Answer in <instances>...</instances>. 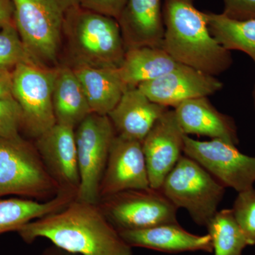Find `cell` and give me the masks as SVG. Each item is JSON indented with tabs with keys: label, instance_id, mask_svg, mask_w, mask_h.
<instances>
[{
	"label": "cell",
	"instance_id": "cell-1",
	"mask_svg": "<svg viewBox=\"0 0 255 255\" xmlns=\"http://www.w3.org/2000/svg\"><path fill=\"white\" fill-rule=\"evenodd\" d=\"M16 232L27 244L43 238L78 255H132V247L124 241L98 204L76 199L61 211L34 220Z\"/></svg>",
	"mask_w": 255,
	"mask_h": 255
},
{
	"label": "cell",
	"instance_id": "cell-2",
	"mask_svg": "<svg viewBox=\"0 0 255 255\" xmlns=\"http://www.w3.org/2000/svg\"><path fill=\"white\" fill-rule=\"evenodd\" d=\"M162 48L177 63L217 76L231 68V51L211 35L205 11L194 0H164Z\"/></svg>",
	"mask_w": 255,
	"mask_h": 255
},
{
	"label": "cell",
	"instance_id": "cell-3",
	"mask_svg": "<svg viewBox=\"0 0 255 255\" xmlns=\"http://www.w3.org/2000/svg\"><path fill=\"white\" fill-rule=\"evenodd\" d=\"M63 41L71 68H119L125 45L117 20L75 3L65 16Z\"/></svg>",
	"mask_w": 255,
	"mask_h": 255
},
{
	"label": "cell",
	"instance_id": "cell-4",
	"mask_svg": "<svg viewBox=\"0 0 255 255\" xmlns=\"http://www.w3.org/2000/svg\"><path fill=\"white\" fill-rule=\"evenodd\" d=\"M14 23L30 54L38 63L58 67L65 16L75 0H13Z\"/></svg>",
	"mask_w": 255,
	"mask_h": 255
},
{
	"label": "cell",
	"instance_id": "cell-5",
	"mask_svg": "<svg viewBox=\"0 0 255 255\" xmlns=\"http://www.w3.org/2000/svg\"><path fill=\"white\" fill-rule=\"evenodd\" d=\"M61 191L48 173L35 143L21 137L0 138V198L14 194L45 201Z\"/></svg>",
	"mask_w": 255,
	"mask_h": 255
},
{
	"label": "cell",
	"instance_id": "cell-6",
	"mask_svg": "<svg viewBox=\"0 0 255 255\" xmlns=\"http://www.w3.org/2000/svg\"><path fill=\"white\" fill-rule=\"evenodd\" d=\"M225 189L200 164L184 155L159 190L178 209L187 210L196 224L206 227L218 211Z\"/></svg>",
	"mask_w": 255,
	"mask_h": 255
},
{
	"label": "cell",
	"instance_id": "cell-7",
	"mask_svg": "<svg viewBox=\"0 0 255 255\" xmlns=\"http://www.w3.org/2000/svg\"><path fill=\"white\" fill-rule=\"evenodd\" d=\"M119 233L178 223L177 208L157 189H131L100 198L97 203Z\"/></svg>",
	"mask_w": 255,
	"mask_h": 255
},
{
	"label": "cell",
	"instance_id": "cell-8",
	"mask_svg": "<svg viewBox=\"0 0 255 255\" xmlns=\"http://www.w3.org/2000/svg\"><path fill=\"white\" fill-rule=\"evenodd\" d=\"M56 68L23 63L12 70V96L22 114V127L36 139L56 124L53 92Z\"/></svg>",
	"mask_w": 255,
	"mask_h": 255
},
{
	"label": "cell",
	"instance_id": "cell-9",
	"mask_svg": "<svg viewBox=\"0 0 255 255\" xmlns=\"http://www.w3.org/2000/svg\"><path fill=\"white\" fill-rule=\"evenodd\" d=\"M117 135L108 116L92 113L75 128L80 184L76 199L97 204L111 145Z\"/></svg>",
	"mask_w": 255,
	"mask_h": 255
},
{
	"label": "cell",
	"instance_id": "cell-10",
	"mask_svg": "<svg viewBox=\"0 0 255 255\" xmlns=\"http://www.w3.org/2000/svg\"><path fill=\"white\" fill-rule=\"evenodd\" d=\"M184 153L200 164L225 187L238 193L254 187L255 157L243 153L236 145L217 139L200 141L185 135Z\"/></svg>",
	"mask_w": 255,
	"mask_h": 255
},
{
	"label": "cell",
	"instance_id": "cell-11",
	"mask_svg": "<svg viewBox=\"0 0 255 255\" xmlns=\"http://www.w3.org/2000/svg\"><path fill=\"white\" fill-rule=\"evenodd\" d=\"M185 134L174 110H167L141 142L150 187L159 190L184 153Z\"/></svg>",
	"mask_w": 255,
	"mask_h": 255
},
{
	"label": "cell",
	"instance_id": "cell-12",
	"mask_svg": "<svg viewBox=\"0 0 255 255\" xmlns=\"http://www.w3.org/2000/svg\"><path fill=\"white\" fill-rule=\"evenodd\" d=\"M223 87L216 77L180 64L168 73L140 84L137 88L152 102L176 108L186 101L214 95Z\"/></svg>",
	"mask_w": 255,
	"mask_h": 255
},
{
	"label": "cell",
	"instance_id": "cell-13",
	"mask_svg": "<svg viewBox=\"0 0 255 255\" xmlns=\"http://www.w3.org/2000/svg\"><path fill=\"white\" fill-rule=\"evenodd\" d=\"M150 187L141 142L116 135L101 182L100 199L121 191Z\"/></svg>",
	"mask_w": 255,
	"mask_h": 255
},
{
	"label": "cell",
	"instance_id": "cell-14",
	"mask_svg": "<svg viewBox=\"0 0 255 255\" xmlns=\"http://www.w3.org/2000/svg\"><path fill=\"white\" fill-rule=\"evenodd\" d=\"M35 145L48 173L61 190L78 194L80 177L75 128L56 123L36 139Z\"/></svg>",
	"mask_w": 255,
	"mask_h": 255
},
{
	"label": "cell",
	"instance_id": "cell-15",
	"mask_svg": "<svg viewBox=\"0 0 255 255\" xmlns=\"http://www.w3.org/2000/svg\"><path fill=\"white\" fill-rule=\"evenodd\" d=\"M117 20L126 50L162 48L164 25L161 0H127Z\"/></svg>",
	"mask_w": 255,
	"mask_h": 255
},
{
	"label": "cell",
	"instance_id": "cell-16",
	"mask_svg": "<svg viewBox=\"0 0 255 255\" xmlns=\"http://www.w3.org/2000/svg\"><path fill=\"white\" fill-rule=\"evenodd\" d=\"M174 110L185 135L209 137L211 140L217 139L236 146L239 144L234 119L215 108L207 97L186 101Z\"/></svg>",
	"mask_w": 255,
	"mask_h": 255
},
{
	"label": "cell",
	"instance_id": "cell-17",
	"mask_svg": "<svg viewBox=\"0 0 255 255\" xmlns=\"http://www.w3.org/2000/svg\"><path fill=\"white\" fill-rule=\"evenodd\" d=\"M169 108L151 101L137 87L128 88L110 114L117 135L142 142Z\"/></svg>",
	"mask_w": 255,
	"mask_h": 255
},
{
	"label": "cell",
	"instance_id": "cell-18",
	"mask_svg": "<svg viewBox=\"0 0 255 255\" xmlns=\"http://www.w3.org/2000/svg\"><path fill=\"white\" fill-rule=\"evenodd\" d=\"M129 246L163 253L202 251L213 253L209 234L198 236L188 232L179 224H164L138 231L119 233Z\"/></svg>",
	"mask_w": 255,
	"mask_h": 255
},
{
	"label": "cell",
	"instance_id": "cell-19",
	"mask_svg": "<svg viewBox=\"0 0 255 255\" xmlns=\"http://www.w3.org/2000/svg\"><path fill=\"white\" fill-rule=\"evenodd\" d=\"M72 68L81 83L92 113L108 116L128 89L119 68Z\"/></svg>",
	"mask_w": 255,
	"mask_h": 255
},
{
	"label": "cell",
	"instance_id": "cell-20",
	"mask_svg": "<svg viewBox=\"0 0 255 255\" xmlns=\"http://www.w3.org/2000/svg\"><path fill=\"white\" fill-rule=\"evenodd\" d=\"M53 104L56 123L74 128L92 113L81 83L68 65L57 67Z\"/></svg>",
	"mask_w": 255,
	"mask_h": 255
},
{
	"label": "cell",
	"instance_id": "cell-21",
	"mask_svg": "<svg viewBox=\"0 0 255 255\" xmlns=\"http://www.w3.org/2000/svg\"><path fill=\"white\" fill-rule=\"evenodd\" d=\"M77 194L61 191L50 200L28 199H0V234L16 231L21 226L65 209L76 199Z\"/></svg>",
	"mask_w": 255,
	"mask_h": 255
},
{
	"label": "cell",
	"instance_id": "cell-22",
	"mask_svg": "<svg viewBox=\"0 0 255 255\" xmlns=\"http://www.w3.org/2000/svg\"><path fill=\"white\" fill-rule=\"evenodd\" d=\"M179 65L162 48L140 47L127 50L119 69L128 88H135L168 73Z\"/></svg>",
	"mask_w": 255,
	"mask_h": 255
},
{
	"label": "cell",
	"instance_id": "cell-23",
	"mask_svg": "<svg viewBox=\"0 0 255 255\" xmlns=\"http://www.w3.org/2000/svg\"><path fill=\"white\" fill-rule=\"evenodd\" d=\"M211 35L226 50H238L255 64V18L232 19L223 14L205 11Z\"/></svg>",
	"mask_w": 255,
	"mask_h": 255
},
{
	"label": "cell",
	"instance_id": "cell-24",
	"mask_svg": "<svg viewBox=\"0 0 255 255\" xmlns=\"http://www.w3.org/2000/svg\"><path fill=\"white\" fill-rule=\"evenodd\" d=\"M206 228L214 255H243L249 242L236 221L232 209L217 211Z\"/></svg>",
	"mask_w": 255,
	"mask_h": 255
},
{
	"label": "cell",
	"instance_id": "cell-25",
	"mask_svg": "<svg viewBox=\"0 0 255 255\" xmlns=\"http://www.w3.org/2000/svg\"><path fill=\"white\" fill-rule=\"evenodd\" d=\"M23 63H38L25 46L15 23L8 25L0 29V69L12 71Z\"/></svg>",
	"mask_w": 255,
	"mask_h": 255
},
{
	"label": "cell",
	"instance_id": "cell-26",
	"mask_svg": "<svg viewBox=\"0 0 255 255\" xmlns=\"http://www.w3.org/2000/svg\"><path fill=\"white\" fill-rule=\"evenodd\" d=\"M235 219L249 242L255 246V189L238 193L233 204Z\"/></svg>",
	"mask_w": 255,
	"mask_h": 255
},
{
	"label": "cell",
	"instance_id": "cell-27",
	"mask_svg": "<svg viewBox=\"0 0 255 255\" xmlns=\"http://www.w3.org/2000/svg\"><path fill=\"white\" fill-rule=\"evenodd\" d=\"M22 127L21 108L14 97L0 100V138L16 139L21 137Z\"/></svg>",
	"mask_w": 255,
	"mask_h": 255
},
{
	"label": "cell",
	"instance_id": "cell-28",
	"mask_svg": "<svg viewBox=\"0 0 255 255\" xmlns=\"http://www.w3.org/2000/svg\"><path fill=\"white\" fill-rule=\"evenodd\" d=\"M79 6L117 19L127 0H75Z\"/></svg>",
	"mask_w": 255,
	"mask_h": 255
},
{
	"label": "cell",
	"instance_id": "cell-29",
	"mask_svg": "<svg viewBox=\"0 0 255 255\" xmlns=\"http://www.w3.org/2000/svg\"><path fill=\"white\" fill-rule=\"evenodd\" d=\"M224 10L222 14L232 19L255 18V0H223Z\"/></svg>",
	"mask_w": 255,
	"mask_h": 255
},
{
	"label": "cell",
	"instance_id": "cell-30",
	"mask_svg": "<svg viewBox=\"0 0 255 255\" xmlns=\"http://www.w3.org/2000/svg\"><path fill=\"white\" fill-rule=\"evenodd\" d=\"M14 23L13 0H0V29Z\"/></svg>",
	"mask_w": 255,
	"mask_h": 255
},
{
	"label": "cell",
	"instance_id": "cell-31",
	"mask_svg": "<svg viewBox=\"0 0 255 255\" xmlns=\"http://www.w3.org/2000/svg\"><path fill=\"white\" fill-rule=\"evenodd\" d=\"M13 97L12 71L0 69V100Z\"/></svg>",
	"mask_w": 255,
	"mask_h": 255
},
{
	"label": "cell",
	"instance_id": "cell-32",
	"mask_svg": "<svg viewBox=\"0 0 255 255\" xmlns=\"http://www.w3.org/2000/svg\"><path fill=\"white\" fill-rule=\"evenodd\" d=\"M41 255H78L63 251L58 247L51 246L43 251Z\"/></svg>",
	"mask_w": 255,
	"mask_h": 255
},
{
	"label": "cell",
	"instance_id": "cell-33",
	"mask_svg": "<svg viewBox=\"0 0 255 255\" xmlns=\"http://www.w3.org/2000/svg\"><path fill=\"white\" fill-rule=\"evenodd\" d=\"M253 100H254V107H255V87H254V90H253Z\"/></svg>",
	"mask_w": 255,
	"mask_h": 255
}]
</instances>
